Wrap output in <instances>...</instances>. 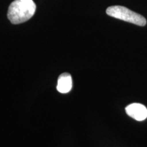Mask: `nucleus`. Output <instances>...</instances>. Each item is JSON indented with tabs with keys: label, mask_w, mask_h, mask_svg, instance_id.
<instances>
[{
	"label": "nucleus",
	"mask_w": 147,
	"mask_h": 147,
	"mask_svg": "<svg viewBox=\"0 0 147 147\" xmlns=\"http://www.w3.org/2000/svg\"><path fill=\"white\" fill-rule=\"evenodd\" d=\"M36 5L33 0H14L10 3L8 18L12 24L23 23L34 15Z\"/></svg>",
	"instance_id": "nucleus-1"
},
{
	"label": "nucleus",
	"mask_w": 147,
	"mask_h": 147,
	"mask_svg": "<svg viewBox=\"0 0 147 147\" xmlns=\"http://www.w3.org/2000/svg\"><path fill=\"white\" fill-rule=\"evenodd\" d=\"M106 14L112 17L133 23L138 26H144L146 20L144 16L121 5H113L106 9Z\"/></svg>",
	"instance_id": "nucleus-2"
},
{
	"label": "nucleus",
	"mask_w": 147,
	"mask_h": 147,
	"mask_svg": "<svg viewBox=\"0 0 147 147\" xmlns=\"http://www.w3.org/2000/svg\"><path fill=\"white\" fill-rule=\"evenodd\" d=\"M127 115L135 120L142 121L147 118V108L143 104L134 103L125 108Z\"/></svg>",
	"instance_id": "nucleus-3"
},
{
	"label": "nucleus",
	"mask_w": 147,
	"mask_h": 147,
	"mask_svg": "<svg viewBox=\"0 0 147 147\" xmlns=\"http://www.w3.org/2000/svg\"><path fill=\"white\" fill-rule=\"evenodd\" d=\"M72 87V79L68 73H63L59 76L57 89L61 93H67Z\"/></svg>",
	"instance_id": "nucleus-4"
}]
</instances>
